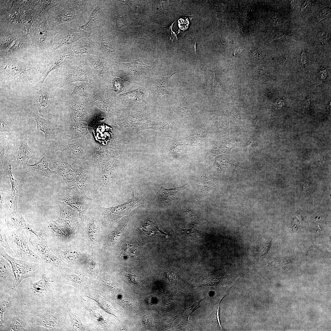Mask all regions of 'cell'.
I'll use <instances>...</instances> for the list:
<instances>
[{"label":"cell","instance_id":"1","mask_svg":"<svg viewBox=\"0 0 331 331\" xmlns=\"http://www.w3.org/2000/svg\"><path fill=\"white\" fill-rule=\"evenodd\" d=\"M56 280H49L44 272L38 281H22L16 292L25 305L31 310L41 309L53 299Z\"/></svg>","mask_w":331,"mask_h":331},{"label":"cell","instance_id":"2","mask_svg":"<svg viewBox=\"0 0 331 331\" xmlns=\"http://www.w3.org/2000/svg\"><path fill=\"white\" fill-rule=\"evenodd\" d=\"M99 204L96 203L86 212L81 220L77 236L87 246L90 254L93 250L100 252L105 238L103 231L105 227L99 213Z\"/></svg>","mask_w":331,"mask_h":331},{"label":"cell","instance_id":"3","mask_svg":"<svg viewBox=\"0 0 331 331\" xmlns=\"http://www.w3.org/2000/svg\"><path fill=\"white\" fill-rule=\"evenodd\" d=\"M36 156V152L28 144L26 133H17L10 139L4 162L10 165L12 169L16 171L22 169L28 164L30 158Z\"/></svg>","mask_w":331,"mask_h":331},{"label":"cell","instance_id":"4","mask_svg":"<svg viewBox=\"0 0 331 331\" xmlns=\"http://www.w3.org/2000/svg\"><path fill=\"white\" fill-rule=\"evenodd\" d=\"M0 223L4 227L12 257L28 262L42 264L40 258L30 249L24 230L9 227L2 221Z\"/></svg>","mask_w":331,"mask_h":331},{"label":"cell","instance_id":"5","mask_svg":"<svg viewBox=\"0 0 331 331\" xmlns=\"http://www.w3.org/2000/svg\"><path fill=\"white\" fill-rule=\"evenodd\" d=\"M0 253V256L5 258L10 263L14 275L10 294H14L20 284L25 279L29 278L41 279L44 272L42 264L28 262L13 258L10 256L1 246Z\"/></svg>","mask_w":331,"mask_h":331},{"label":"cell","instance_id":"6","mask_svg":"<svg viewBox=\"0 0 331 331\" xmlns=\"http://www.w3.org/2000/svg\"><path fill=\"white\" fill-rule=\"evenodd\" d=\"M49 248L61 262L68 266L84 264L90 254L87 246L77 237Z\"/></svg>","mask_w":331,"mask_h":331},{"label":"cell","instance_id":"7","mask_svg":"<svg viewBox=\"0 0 331 331\" xmlns=\"http://www.w3.org/2000/svg\"><path fill=\"white\" fill-rule=\"evenodd\" d=\"M31 250L41 259L44 272L50 279L57 275L61 260L51 252L46 241L40 239L32 232L24 230Z\"/></svg>","mask_w":331,"mask_h":331},{"label":"cell","instance_id":"8","mask_svg":"<svg viewBox=\"0 0 331 331\" xmlns=\"http://www.w3.org/2000/svg\"><path fill=\"white\" fill-rule=\"evenodd\" d=\"M55 199L57 202L68 205L77 211L80 221L87 209L97 203L76 187L60 188L57 193Z\"/></svg>","mask_w":331,"mask_h":331},{"label":"cell","instance_id":"9","mask_svg":"<svg viewBox=\"0 0 331 331\" xmlns=\"http://www.w3.org/2000/svg\"><path fill=\"white\" fill-rule=\"evenodd\" d=\"M132 191V198L124 204L108 207H102L98 204L100 216L105 227L115 225L123 216L143 203L142 198L134 190Z\"/></svg>","mask_w":331,"mask_h":331},{"label":"cell","instance_id":"10","mask_svg":"<svg viewBox=\"0 0 331 331\" xmlns=\"http://www.w3.org/2000/svg\"><path fill=\"white\" fill-rule=\"evenodd\" d=\"M80 26L75 22H71L55 27L51 41V49L55 50L71 45L82 38L90 36V34L81 29Z\"/></svg>","mask_w":331,"mask_h":331},{"label":"cell","instance_id":"11","mask_svg":"<svg viewBox=\"0 0 331 331\" xmlns=\"http://www.w3.org/2000/svg\"><path fill=\"white\" fill-rule=\"evenodd\" d=\"M53 299L49 301L43 309H30V322L35 328L40 326L50 331H55L61 327L60 314L53 304Z\"/></svg>","mask_w":331,"mask_h":331},{"label":"cell","instance_id":"12","mask_svg":"<svg viewBox=\"0 0 331 331\" xmlns=\"http://www.w3.org/2000/svg\"><path fill=\"white\" fill-rule=\"evenodd\" d=\"M53 167L58 175L63 179L68 187H75L76 181L81 172L79 164L75 162L69 164L67 160L63 157L53 156L50 158Z\"/></svg>","mask_w":331,"mask_h":331},{"label":"cell","instance_id":"13","mask_svg":"<svg viewBox=\"0 0 331 331\" xmlns=\"http://www.w3.org/2000/svg\"><path fill=\"white\" fill-rule=\"evenodd\" d=\"M16 293L13 318L11 324L6 330H35L30 322V309L25 305L17 292Z\"/></svg>","mask_w":331,"mask_h":331},{"label":"cell","instance_id":"14","mask_svg":"<svg viewBox=\"0 0 331 331\" xmlns=\"http://www.w3.org/2000/svg\"><path fill=\"white\" fill-rule=\"evenodd\" d=\"M48 18V25L53 28L59 25L75 22L82 25L77 14L67 1H61L60 3L51 10Z\"/></svg>","mask_w":331,"mask_h":331},{"label":"cell","instance_id":"15","mask_svg":"<svg viewBox=\"0 0 331 331\" xmlns=\"http://www.w3.org/2000/svg\"><path fill=\"white\" fill-rule=\"evenodd\" d=\"M60 209L59 215L55 221L71 238L76 237L80 226L78 213L70 206L64 204H60Z\"/></svg>","mask_w":331,"mask_h":331},{"label":"cell","instance_id":"16","mask_svg":"<svg viewBox=\"0 0 331 331\" xmlns=\"http://www.w3.org/2000/svg\"><path fill=\"white\" fill-rule=\"evenodd\" d=\"M42 240L47 241L49 247L66 242L73 238L55 220L44 224L40 232Z\"/></svg>","mask_w":331,"mask_h":331},{"label":"cell","instance_id":"17","mask_svg":"<svg viewBox=\"0 0 331 331\" xmlns=\"http://www.w3.org/2000/svg\"><path fill=\"white\" fill-rule=\"evenodd\" d=\"M105 1L97 0L87 22L80 28L90 34L106 26L107 11Z\"/></svg>","mask_w":331,"mask_h":331},{"label":"cell","instance_id":"18","mask_svg":"<svg viewBox=\"0 0 331 331\" xmlns=\"http://www.w3.org/2000/svg\"><path fill=\"white\" fill-rule=\"evenodd\" d=\"M50 28L45 20L35 21L30 29V34L33 42L36 47L41 49L45 46L48 37L52 39L53 37H48L55 33L54 29L50 32Z\"/></svg>","mask_w":331,"mask_h":331},{"label":"cell","instance_id":"19","mask_svg":"<svg viewBox=\"0 0 331 331\" xmlns=\"http://www.w3.org/2000/svg\"><path fill=\"white\" fill-rule=\"evenodd\" d=\"M188 187L187 184H186L181 187L166 189L161 186L156 185L155 190L160 209L164 210L171 205L173 201L177 198L183 190Z\"/></svg>","mask_w":331,"mask_h":331},{"label":"cell","instance_id":"20","mask_svg":"<svg viewBox=\"0 0 331 331\" xmlns=\"http://www.w3.org/2000/svg\"><path fill=\"white\" fill-rule=\"evenodd\" d=\"M56 56L48 64L46 71L42 78L40 84L43 83L45 79L52 71L58 69L69 62L74 55L71 45L65 46L59 48Z\"/></svg>","mask_w":331,"mask_h":331},{"label":"cell","instance_id":"21","mask_svg":"<svg viewBox=\"0 0 331 331\" xmlns=\"http://www.w3.org/2000/svg\"><path fill=\"white\" fill-rule=\"evenodd\" d=\"M130 219V217L126 218L121 221L117 226L105 237L102 246L107 251H108L122 238L126 231Z\"/></svg>","mask_w":331,"mask_h":331},{"label":"cell","instance_id":"22","mask_svg":"<svg viewBox=\"0 0 331 331\" xmlns=\"http://www.w3.org/2000/svg\"><path fill=\"white\" fill-rule=\"evenodd\" d=\"M97 0H67L77 14L79 20L85 24L88 21L95 5Z\"/></svg>","mask_w":331,"mask_h":331},{"label":"cell","instance_id":"23","mask_svg":"<svg viewBox=\"0 0 331 331\" xmlns=\"http://www.w3.org/2000/svg\"><path fill=\"white\" fill-rule=\"evenodd\" d=\"M7 226L16 229L26 230L32 232L40 239L42 237L40 232L32 229L26 221L24 217L18 211H10L3 219H0Z\"/></svg>","mask_w":331,"mask_h":331},{"label":"cell","instance_id":"24","mask_svg":"<svg viewBox=\"0 0 331 331\" xmlns=\"http://www.w3.org/2000/svg\"><path fill=\"white\" fill-rule=\"evenodd\" d=\"M71 46L75 55L77 54L99 55L97 45L90 36L82 38Z\"/></svg>","mask_w":331,"mask_h":331},{"label":"cell","instance_id":"25","mask_svg":"<svg viewBox=\"0 0 331 331\" xmlns=\"http://www.w3.org/2000/svg\"><path fill=\"white\" fill-rule=\"evenodd\" d=\"M34 119L36 122L37 130L43 132L44 135L46 144L50 143L56 140L57 127L50 121L39 116H36Z\"/></svg>","mask_w":331,"mask_h":331},{"label":"cell","instance_id":"26","mask_svg":"<svg viewBox=\"0 0 331 331\" xmlns=\"http://www.w3.org/2000/svg\"><path fill=\"white\" fill-rule=\"evenodd\" d=\"M0 65L2 72L13 77L25 75L33 69L32 67L18 62H9Z\"/></svg>","mask_w":331,"mask_h":331},{"label":"cell","instance_id":"27","mask_svg":"<svg viewBox=\"0 0 331 331\" xmlns=\"http://www.w3.org/2000/svg\"><path fill=\"white\" fill-rule=\"evenodd\" d=\"M24 166L32 173L53 178L57 177L58 173L49 167V163L45 157H43L33 164H27Z\"/></svg>","mask_w":331,"mask_h":331},{"label":"cell","instance_id":"28","mask_svg":"<svg viewBox=\"0 0 331 331\" xmlns=\"http://www.w3.org/2000/svg\"><path fill=\"white\" fill-rule=\"evenodd\" d=\"M177 72L169 70L160 71L156 79L157 97L158 100L165 94H168L167 89L169 80L171 76Z\"/></svg>","mask_w":331,"mask_h":331},{"label":"cell","instance_id":"29","mask_svg":"<svg viewBox=\"0 0 331 331\" xmlns=\"http://www.w3.org/2000/svg\"><path fill=\"white\" fill-rule=\"evenodd\" d=\"M8 169L4 170L9 176L11 185V191L10 211H18L17 202L19 193L20 187L21 183L16 179L13 175L12 167L10 165H8Z\"/></svg>","mask_w":331,"mask_h":331},{"label":"cell","instance_id":"30","mask_svg":"<svg viewBox=\"0 0 331 331\" xmlns=\"http://www.w3.org/2000/svg\"><path fill=\"white\" fill-rule=\"evenodd\" d=\"M6 182H0V219L10 211V190H8Z\"/></svg>","mask_w":331,"mask_h":331},{"label":"cell","instance_id":"31","mask_svg":"<svg viewBox=\"0 0 331 331\" xmlns=\"http://www.w3.org/2000/svg\"><path fill=\"white\" fill-rule=\"evenodd\" d=\"M34 97V106L35 111L38 116L43 117L41 108H48L51 103V102L49 97L43 92L41 86L36 88Z\"/></svg>","mask_w":331,"mask_h":331},{"label":"cell","instance_id":"32","mask_svg":"<svg viewBox=\"0 0 331 331\" xmlns=\"http://www.w3.org/2000/svg\"><path fill=\"white\" fill-rule=\"evenodd\" d=\"M14 276L10 262L5 258L0 257V285L13 283Z\"/></svg>","mask_w":331,"mask_h":331},{"label":"cell","instance_id":"33","mask_svg":"<svg viewBox=\"0 0 331 331\" xmlns=\"http://www.w3.org/2000/svg\"><path fill=\"white\" fill-rule=\"evenodd\" d=\"M9 293H0V326H3V317L4 313L14 307L15 295Z\"/></svg>","mask_w":331,"mask_h":331},{"label":"cell","instance_id":"34","mask_svg":"<svg viewBox=\"0 0 331 331\" xmlns=\"http://www.w3.org/2000/svg\"><path fill=\"white\" fill-rule=\"evenodd\" d=\"M141 243L137 241L126 242L120 247L118 252L119 255L124 252L131 250L126 258H134L139 255L140 250L141 247Z\"/></svg>","mask_w":331,"mask_h":331},{"label":"cell","instance_id":"35","mask_svg":"<svg viewBox=\"0 0 331 331\" xmlns=\"http://www.w3.org/2000/svg\"><path fill=\"white\" fill-rule=\"evenodd\" d=\"M100 257L99 251L93 250L84 264L88 272L91 274L95 275L98 272V261Z\"/></svg>","mask_w":331,"mask_h":331},{"label":"cell","instance_id":"36","mask_svg":"<svg viewBox=\"0 0 331 331\" xmlns=\"http://www.w3.org/2000/svg\"><path fill=\"white\" fill-rule=\"evenodd\" d=\"M143 232L150 236H154L158 234L168 235L164 232L158 226L155 221L148 219L145 221L141 227Z\"/></svg>","mask_w":331,"mask_h":331},{"label":"cell","instance_id":"37","mask_svg":"<svg viewBox=\"0 0 331 331\" xmlns=\"http://www.w3.org/2000/svg\"><path fill=\"white\" fill-rule=\"evenodd\" d=\"M190 104L189 97L183 93L180 104L176 110V114L181 116L189 117L190 114Z\"/></svg>","mask_w":331,"mask_h":331},{"label":"cell","instance_id":"38","mask_svg":"<svg viewBox=\"0 0 331 331\" xmlns=\"http://www.w3.org/2000/svg\"><path fill=\"white\" fill-rule=\"evenodd\" d=\"M9 141V138L7 135H5L2 133H0V172L4 170L3 169V166L6 156Z\"/></svg>","mask_w":331,"mask_h":331},{"label":"cell","instance_id":"39","mask_svg":"<svg viewBox=\"0 0 331 331\" xmlns=\"http://www.w3.org/2000/svg\"><path fill=\"white\" fill-rule=\"evenodd\" d=\"M204 299V298L197 302H195L187 309L182 317V320L177 325V329H179L183 327L188 324L190 316L196 310L200 307V303Z\"/></svg>","mask_w":331,"mask_h":331},{"label":"cell","instance_id":"40","mask_svg":"<svg viewBox=\"0 0 331 331\" xmlns=\"http://www.w3.org/2000/svg\"><path fill=\"white\" fill-rule=\"evenodd\" d=\"M26 38L24 37L20 39H17L12 45L3 53V54L5 55H10L17 52H19L22 50L25 47L26 44L25 40H26Z\"/></svg>","mask_w":331,"mask_h":331},{"label":"cell","instance_id":"41","mask_svg":"<svg viewBox=\"0 0 331 331\" xmlns=\"http://www.w3.org/2000/svg\"><path fill=\"white\" fill-rule=\"evenodd\" d=\"M124 66L134 71H142L145 69H149L152 67L144 63L142 61V59L140 58L134 60L128 63H121Z\"/></svg>","mask_w":331,"mask_h":331},{"label":"cell","instance_id":"42","mask_svg":"<svg viewBox=\"0 0 331 331\" xmlns=\"http://www.w3.org/2000/svg\"><path fill=\"white\" fill-rule=\"evenodd\" d=\"M0 246L5 250L10 256H12V252L10 248L6 235L5 229L3 226L0 223Z\"/></svg>","mask_w":331,"mask_h":331},{"label":"cell","instance_id":"43","mask_svg":"<svg viewBox=\"0 0 331 331\" xmlns=\"http://www.w3.org/2000/svg\"><path fill=\"white\" fill-rule=\"evenodd\" d=\"M178 231L186 238L192 241L197 240L196 238L199 237V234L200 233L199 230L193 228L190 229H186L179 227Z\"/></svg>","mask_w":331,"mask_h":331},{"label":"cell","instance_id":"44","mask_svg":"<svg viewBox=\"0 0 331 331\" xmlns=\"http://www.w3.org/2000/svg\"><path fill=\"white\" fill-rule=\"evenodd\" d=\"M6 36H1L0 50L2 53L9 48L17 39L13 36L6 35Z\"/></svg>","mask_w":331,"mask_h":331},{"label":"cell","instance_id":"45","mask_svg":"<svg viewBox=\"0 0 331 331\" xmlns=\"http://www.w3.org/2000/svg\"><path fill=\"white\" fill-rule=\"evenodd\" d=\"M89 313L91 316L98 324L102 326H105L106 322L105 319L99 311L96 309H92L90 310Z\"/></svg>","mask_w":331,"mask_h":331},{"label":"cell","instance_id":"46","mask_svg":"<svg viewBox=\"0 0 331 331\" xmlns=\"http://www.w3.org/2000/svg\"><path fill=\"white\" fill-rule=\"evenodd\" d=\"M183 213L191 222L201 226L200 221L198 216L192 210H186L183 211Z\"/></svg>","mask_w":331,"mask_h":331},{"label":"cell","instance_id":"47","mask_svg":"<svg viewBox=\"0 0 331 331\" xmlns=\"http://www.w3.org/2000/svg\"><path fill=\"white\" fill-rule=\"evenodd\" d=\"M92 299L95 300L103 309L110 314H115V311L112 307L102 299L99 298Z\"/></svg>","mask_w":331,"mask_h":331},{"label":"cell","instance_id":"48","mask_svg":"<svg viewBox=\"0 0 331 331\" xmlns=\"http://www.w3.org/2000/svg\"><path fill=\"white\" fill-rule=\"evenodd\" d=\"M71 325L73 329H74L75 327L80 330H85V327L82 323L80 320L73 314L69 312Z\"/></svg>","mask_w":331,"mask_h":331},{"label":"cell","instance_id":"49","mask_svg":"<svg viewBox=\"0 0 331 331\" xmlns=\"http://www.w3.org/2000/svg\"><path fill=\"white\" fill-rule=\"evenodd\" d=\"M197 39L196 38L191 39L188 42L187 47L190 55L196 59L201 60L198 57L196 53V44Z\"/></svg>","mask_w":331,"mask_h":331},{"label":"cell","instance_id":"50","mask_svg":"<svg viewBox=\"0 0 331 331\" xmlns=\"http://www.w3.org/2000/svg\"><path fill=\"white\" fill-rule=\"evenodd\" d=\"M112 83L114 90L117 93H119L124 90V82L121 79L115 78L112 80Z\"/></svg>","mask_w":331,"mask_h":331},{"label":"cell","instance_id":"51","mask_svg":"<svg viewBox=\"0 0 331 331\" xmlns=\"http://www.w3.org/2000/svg\"><path fill=\"white\" fill-rule=\"evenodd\" d=\"M231 287L230 288V289L229 290V291H228V292L225 295V296L223 297V298L222 299V300L220 302H219V304L218 306H217V308H216L215 309V310H213V312L208 317L210 319H211V320H213H213H217V321L218 322V324H219V327L222 329V326H221V325L220 324V320H219V307L220 305V304L221 303V302L223 300L225 297L226 295H227L228 292H229V291L231 289Z\"/></svg>","mask_w":331,"mask_h":331},{"label":"cell","instance_id":"52","mask_svg":"<svg viewBox=\"0 0 331 331\" xmlns=\"http://www.w3.org/2000/svg\"><path fill=\"white\" fill-rule=\"evenodd\" d=\"M199 81L201 88L203 89H206L207 87L206 79L204 73V70H199L198 72Z\"/></svg>","mask_w":331,"mask_h":331},{"label":"cell","instance_id":"53","mask_svg":"<svg viewBox=\"0 0 331 331\" xmlns=\"http://www.w3.org/2000/svg\"><path fill=\"white\" fill-rule=\"evenodd\" d=\"M0 133L6 132L11 135L14 133V131L2 119H0Z\"/></svg>","mask_w":331,"mask_h":331},{"label":"cell","instance_id":"54","mask_svg":"<svg viewBox=\"0 0 331 331\" xmlns=\"http://www.w3.org/2000/svg\"><path fill=\"white\" fill-rule=\"evenodd\" d=\"M102 281L108 287H111L112 285V280L110 276L107 273H104L101 276Z\"/></svg>","mask_w":331,"mask_h":331},{"label":"cell","instance_id":"55","mask_svg":"<svg viewBox=\"0 0 331 331\" xmlns=\"http://www.w3.org/2000/svg\"><path fill=\"white\" fill-rule=\"evenodd\" d=\"M154 318L151 316H146L143 318V323L147 327H151L154 324Z\"/></svg>","mask_w":331,"mask_h":331},{"label":"cell","instance_id":"56","mask_svg":"<svg viewBox=\"0 0 331 331\" xmlns=\"http://www.w3.org/2000/svg\"><path fill=\"white\" fill-rule=\"evenodd\" d=\"M85 90L84 87L82 86H79L75 87L73 91L70 93L71 95H84L85 94Z\"/></svg>","mask_w":331,"mask_h":331},{"label":"cell","instance_id":"57","mask_svg":"<svg viewBox=\"0 0 331 331\" xmlns=\"http://www.w3.org/2000/svg\"><path fill=\"white\" fill-rule=\"evenodd\" d=\"M330 12L329 10L327 9L323 10L318 15L317 21H318V22H319L324 19L326 18Z\"/></svg>","mask_w":331,"mask_h":331},{"label":"cell","instance_id":"58","mask_svg":"<svg viewBox=\"0 0 331 331\" xmlns=\"http://www.w3.org/2000/svg\"><path fill=\"white\" fill-rule=\"evenodd\" d=\"M329 35L325 32L319 33L318 34V37L320 40L322 42H325L328 40Z\"/></svg>","mask_w":331,"mask_h":331},{"label":"cell","instance_id":"59","mask_svg":"<svg viewBox=\"0 0 331 331\" xmlns=\"http://www.w3.org/2000/svg\"><path fill=\"white\" fill-rule=\"evenodd\" d=\"M177 316H176L173 317L171 319L167 321L164 326V328L166 329H169L173 322L175 320V319L177 318Z\"/></svg>","mask_w":331,"mask_h":331},{"label":"cell","instance_id":"60","mask_svg":"<svg viewBox=\"0 0 331 331\" xmlns=\"http://www.w3.org/2000/svg\"><path fill=\"white\" fill-rule=\"evenodd\" d=\"M166 276L169 280L173 279L175 275L173 273L171 272H168L166 273Z\"/></svg>","mask_w":331,"mask_h":331},{"label":"cell","instance_id":"61","mask_svg":"<svg viewBox=\"0 0 331 331\" xmlns=\"http://www.w3.org/2000/svg\"><path fill=\"white\" fill-rule=\"evenodd\" d=\"M242 49L241 48H239L236 49L234 53V55H238L242 51Z\"/></svg>","mask_w":331,"mask_h":331}]
</instances>
